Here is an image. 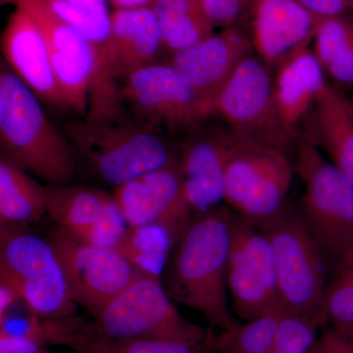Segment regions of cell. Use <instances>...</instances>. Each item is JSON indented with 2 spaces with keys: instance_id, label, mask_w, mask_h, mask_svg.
Instances as JSON below:
<instances>
[{
  "instance_id": "obj_1",
  "label": "cell",
  "mask_w": 353,
  "mask_h": 353,
  "mask_svg": "<svg viewBox=\"0 0 353 353\" xmlns=\"http://www.w3.org/2000/svg\"><path fill=\"white\" fill-rule=\"evenodd\" d=\"M236 214L219 208L194 218L173 246L165 285L174 303L199 311L212 329L238 324L228 301V265Z\"/></svg>"
},
{
  "instance_id": "obj_2",
  "label": "cell",
  "mask_w": 353,
  "mask_h": 353,
  "mask_svg": "<svg viewBox=\"0 0 353 353\" xmlns=\"http://www.w3.org/2000/svg\"><path fill=\"white\" fill-rule=\"evenodd\" d=\"M41 104L8 64L1 61L0 158L50 185H67L76 175L79 155Z\"/></svg>"
},
{
  "instance_id": "obj_3",
  "label": "cell",
  "mask_w": 353,
  "mask_h": 353,
  "mask_svg": "<svg viewBox=\"0 0 353 353\" xmlns=\"http://www.w3.org/2000/svg\"><path fill=\"white\" fill-rule=\"evenodd\" d=\"M65 134L79 157L115 188L178 161V154L158 130L123 119L122 114L72 121Z\"/></svg>"
},
{
  "instance_id": "obj_4",
  "label": "cell",
  "mask_w": 353,
  "mask_h": 353,
  "mask_svg": "<svg viewBox=\"0 0 353 353\" xmlns=\"http://www.w3.org/2000/svg\"><path fill=\"white\" fill-rule=\"evenodd\" d=\"M294 171L304 187V224L323 253L339 262L353 248V183L306 130L297 139Z\"/></svg>"
},
{
  "instance_id": "obj_5",
  "label": "cell",
  "mask_w": 353,
  "mask_h": 353,
  "mask_svg": "<svg viewBox=\"0 0 353 353\" xmlns=\"http://www.w3.org/2000/svg\"><path fill=\"white\" fill-rule=\"evenodd\" d=\"M0 283L41 319L70 317L78 310L52 245L24 227L0 225Z\"/></svg>"
},
{
  "instance_id": "obj_6",
  "label": "cell",
  "mask_w": 353,
  "mask_h": 353,
  "mask_svg": "<svg viewBox=\"0 0 353 353\" xmlns=\"http://www.w3.org/2000/svg\"><path fill=\"white\" fill-rule=\"evenodd\" d=\"M270 243L279 303L284 312L325 318L324 257L301 215L285 208L260 228ZM327 322V320H326Z\"/></svg>"
},
{
  "instance_id": "obj_7",
  "label": "cell",
  "mask_w": 353,
  "mask_h": 353,
  "mask_svg": "<svg viewBox=\"0 0 353 353\" xmlns=\"http://www.w3.org/2000/svg\"><path fill=\"white\" fill-rule=\"evenodd\" d=\"M294 173L287 153L240 139L225 171V201L260 229L287 208Z\"/></svg>"
},
{
  "instance_id": "obj_8",
  "label": "cell",
  "mask_w": 353,
  "mask_h": 353,
  "mask_svg": "<svg viewBox=\"0 0 353 353\" xmlns=\"http://www.w3.org/2000/svg\"><path fill=\"white\" fill-rule=\"evenodd\" d=\"M99 331L119 339L199 343L209 329L183 317L161 279L143 274L92 316Z\"/></svg>"
},
{
  "instance_id": "obj_9",
  "label": "cell",
  "mask_w": 353,
  "mask_h": 353,
  "mask_svg": "<svg viewBox=\"0 0 353 353\" xmlns=\"http://www.w3.org/2000/svg\"><path fill=\"white\" fill-rule=\"evenodd\" d=\"M117 97L141 124L159 131L192 132L214 116L212 104L183 82L168 63L148 65L123 76Z\"/></svg>"
},
{
  "instance_id": "obj_10",
  "label": "cell",
  "mask_w": 353,
  "mask_h": 353,
  "mask_svg": "<svg viewBox=\"0 0 353 353\" xmlns=\"http://www.w3.org/2000/svg\"><path fill=\"white\" fill-rule=\"evenodd\" d=\"M271 74L259 57H246L216 97L214 116H220L239 138L289 154L297 139L279 115Z\"/></svg>"
},
{
  "instance_id": "obj_11",
  "label": "cell",
  "mask_w": 353,
  "mask_h": 353,
  "mask_svg": "<svg viewBox=\"0 0 353 353\" xmlns=\"http://www.w3.org/2000/svg\"><path fill=\"white\" fill-rule=\"evenodd\" d=\"M164 50L152 7L116 9L110 14V32L97 53V73L88 108L110 106L117 99V82L134 70L157 63Z\"/></svg>"
},
{
  "instance_id": "obj_12",
  "label": "cell",
  "mask_w": 353,
  "mask_h": 353,
  "mask_svg": "<svg viewBox=\"0 0 353 353\" xmlns=\"http://www.w3.org/2000/svg\"><path fill=\"white\" fill-rule=\"evenodd\" d=\"M48 240L63 269L72 299L92 317L145 274L113 248L81 243L59 228Z\"/></svg>"
},
{
  "instance_id": "obj_13",
  "label": "cell",
  "mask_w": 353,
  "mask_h": 353,
  "mask_svg": "<svg viewBox=\"0 0 353 353\" xmlns=\"http://www.w3.org/2000/svg\"><path fill=\"white\" fill-rule=\"evenodd\" d=\"M233 310L245 321L283 311L270 243L263 232L236 214L228 265Z\"/></svg>"
},
{
  "instance_id": "obj_14",
  "label": "cell",
  "mask_w": 353,
  "mask_h": 353,
  "mask_svg": "<svg viewBox=\"0 0 353 353\" xmlns=\"http://www.w3.org/2000/svg\"><path fill=\"white\" fill-rule=\"evenodd\" d=\"M43 34L55 78L68 109L85 115L97 73L94 46L44 0H16Z\"/></svg>"
},
{
  "instance_id": "obj_15",
  "label": "cell",
  "mask_w": 353,
  "mask_h": 353,
  "mask_svg": "<svg viewBox=\"0 0 353 353\" xmlns=\"http://www.w3.org/2000/svg\"><path fill=\"white\" fill-rule=\"evenodd\" d=\"M192 132L178 154L183 201L192 220L225 201V171L240 139L230 128Z\"/></svg>"
},
{
  "instance_id": "obj_16",
  "label": "cell",
  "mask_w": 353,
  "mask_h": 353,
  "mask_svg": "<svg viewBox=\"0 0 353 353\" xmlns=\"http://www.w3.org/2000/svg\"><path fill=\"white\" fill-rule=\"evenodd\" d=\"M48 213L72 238L99 248H114L128 225L113 196L87 185H48Z\"/></svg>"
},
{
  "instance_id": "obj_17",
  "label": "cell",
  "mask_w": 353,
  "mask_h": 353,
  "mask_svg": "<svg viewBox=\"0 0 353 353\" xmlns=\"http://www.w3.org/2000/svg\"><path fill=\"white\" fill-rule=\"evenodd\" d=\"M113 197L128 226L162 225L175 243L192 221L183 201L178 161L115 188Z\"/></svg>"
},
{
  "instance_id": "obj_18",
  "label": "cell",
  "mask_w": 353,
  "mask_h": 353,
  "mask_svg": "<svg viewBox=\"0 0 353 353\" xmlns=\"http://www.w3.org/2000/svg\"><path fill=\"white\" fill-rule=\"evenodd\" d=\"M252 52V39L241 27L224 28L187 50L173 53L168 64L214 108L220 90L236 67Z\"/></svg>"
},
{
  "instance_id": "obj_19",
  "label": "cell",
  "mask_w": 353,
  "mask_h": 353,
  "mask_svg": "<svg viewBox=\"0 0 353 353\" xmlns=\"http://www.w3.org/2000/svg\"><path fill=\"white\" fill-rule=\"evenodd\" d=\"M250 20L253 50L272 72L309 48L321 18L296 0H259Z\"/></svg>"
},
{
  "instance_id": "obj_20",
  "label": "cell",
  "mask_w": 353,
  "mask_h": 353,
  "mask_svg": "<svg viewBox=\"0 0 353 353\" xmlns=\"http://www.w3.org/2000/svg\"><path fill=\"white\" fill-rule=\"evenodd\" d=\"M0 43L6 63L39 101L51 108L68 109L55 78L43 34L27 11L15 6Z\"/></svg>"
},
{
  "instance_id": "obj_21",
  "label": "cell",
  "mask_w": 353,
  "mask_h": 353,
  "mask_svg": "<svg viewBox=\"0 0 353 353\" xmlns=\"http://www.w3.org/2000/svg\"><path fill=\"white\" fill-rule=\"evenodd\" d=\"M276 105L283 125L299 139V128L310 117L326 85V73L311 48L290 57L275 70Z\"/></svg>"
},
{
  "instance_id": "obj_22",
  "label": "cell",
  "mask_w": 353,
  "mask_h": 353,
  "mask_svg": "<svg viewBox=\"0 0 353 353\" xmlns=\"http://www.w3.org/2000/svg\"><path fill=\"white\" fill-rule=\"evenodd\" d=\"M305 125L316 145L353 183V101L327 83Z\"/></svg>"
},
{
  "instance_id": "obj_23",
  "label": "cell",
  "mask_w": 353,
  "mask_h": 353,
  "mask_svg": "<svg viewBox=\"0 0 353 353\" xmlns=\"http://www.w3.org/2000/svg\"><path fill=\"white\" fill-rule=\"evenodd\" d=\"M48 213L46 187L0 158V225L25 227Z\"/></svg>"
},
{
  "instance_id": "obj_24",
  "label": "cell",
  "mask_w": 353,
  "mask_h": 353,
  "mask_svg": "<svg viewBox=\"0 0 353 353\" xmlns=\"http://www.w3.org/2000/svg\"><path fill=\"white\" fill-rule=\"evenodd\" d=\"M164 50L173 54L187 50L214 34L199 0H154L152 6Z\"/></svg>"
},
{
  "instance_id": "obj_25",
  "label": "cell",
  "mask_w": 353,
  "mask_h": 353,
  "mask_svg": "<svg viewBox=\"0 0 353 353\" xmlns=\"http://www.w3.org/2000/svg\"><path fill=\"white\" fill-rule=\"evenodd\" d=\"M214 329L199 343L178 341L113 338L102 333L92 321L77 332L67 343L75 353H216L213 347Z\"/></svg>"
},
{
  "instance_id": "obj_26",
  "label": "cell",
  "mask_w": 353,
  "mask_h": 353,
  "mask_svg": "<svg viewBox=\"0 0 353 353\" xmlns=\"http://www.w3.org/2000/svg\"><path fill=\"white\" fill-rule=\"evenodd\" d=\"M88 322L78 315L58 319H41L32 315L27 327L19 334L0 328V353H37L48 345L66 347L73 334Z\"/></svg>"
},
{
  "instance_id": "obj_27",
  "label": "cell",
  "mask_w": 353,
  "mask_h": 353,
  "mask_svg": "<svg viewBox=\"0 0 353 353\" xmlns=\"http://www.w3.org/2000/svg\"><path fill=\"white\" fill-rule=\"evenodd\" d=\"M174 245L175 241L166 228L159 224H150L128 226L113 250L123 255L139 271L160 278Z\"/></svg>"
},
{
  "instance_id": "obj_28",
  "label": "cell",
  "mask_w": 353,
  "mask_h": 353,
  "mask_svg": "<svg viewBox=\"0 0 353 353\" xmlns=\"http://www.w3.org/2000/svg\"><path fill=\"white\" fill-rule=\"evenodd\" d=\"M275 311L248 320L230 329L221 330L213 336L216 353H270L281 315Z\"/></svg>"
},
{
  "instance_id": "obj_29",
  "label": "cell",
  "mask_w": 353,
  "mask_h": 353,
  "mask_svg": "<svg viewBox=\"0 0 353 353\" xmlns=\"http://www.w3.org/2000/svg\"><path fill=\"white\" fill-rule=\"evenodd\" d=\"M59 17L87 39L94 48L105 43L110 32L106 0H44Z\"/></svg>"
},
{
  "instance_id": "obj_30",
  "label": "cell",
  "mask_w": 353,
  "mask_h": 353,
  "mask_svg": "<svg viewBox=\"0 0 353 353\" xmlns=\"http://www.w3.org/2000/svg\"><path fill=\"white\" fill-rule=\"evenodd\" d=\"M326 320L319 316L283 312L270 353H309L318 341V330Z\"/></svg>"
},
{
  "instance_id": "obj_31",
  "label": "cell",
  "mask_w": 353,
  "mask_h": 353,
  "mask_svg": "<svg viewBox=\"0 0 353 353\" xmlns=\"http://www.w3.org/2000/svg\"><path fill=\"white\" fill-rule=\"evenodd\" d=\"M338 270L327 288L325 318L336 328L353 330V264L338 267Z\"/></svg>"
},
{
  "instance_id": "obj_32",
  "label": "cell",
  "mask_w": 353,
  "mask_h": 353,
  "mask_svg": "<svg viewBox=\"0 0 353 353\" xmlns=\"http://www.w3.org/2000/svg\"><path fill=\"white\" fill-rule=\"evenodd\" d=\"M353 39V19L345 17L322 18L313 39V52L323 69L338 57Z\"/></svg>"
},
{
  "instance_id": "obj_33",
  "label": "cell",
  "mask_w": 353,
  "mask_h": 353,
  "mask_svg": "<svg viewBox=\"0 0 353 353\" xmlns=\"http://www.w3.org/2000/svg\"><path fill=\"white\" fill-rule=\"evenodd\" d=\"M259 0H199L206 17L216 28L241 27L252 17Z\"/></svg>"
},
{
  "instance_id": "obj_34",
  "label": "cell",
  "mask_w": 353,
  "mask_h": 353,
  "mask_svg": "<svg viewBox=\"0 0 353 353\" xmlns=\"http://www.w3.org/2000/svg\"><path fill=\"white\" fill-rule=\"evenodd\" d=\"M309 353H353V330L332 327L318 339Z\"/></svg>"
},
{
  "instance_id": "obj_35",
  "label": "cell",
  "mask_w": 353,
  "mask_h": 353,
  "mask_svg": "<svg viewBox=\"0 0 353 353\" xmlns=\"http://www.w3.org/2000/svg\"><path fill=\"white\" fill-rule=\"evenodd\" d=\"M326 75L343 85H353V39L325 68Z\"/></svg>"
},
{
  "instance_id": "obj_36",
  "label": "cell",
  "mask_w": 353,
  "mask_h": 353,
  "mask_svg": "<svg viewBox=\"0 0 353 353\" xmlns=\"http://www.w3.org/2000/svg\"><path fill=\"white\" fill-rule=\"evenodd\" d=\"M303 8L319 18L345 17L352 14L343 0H296Z\"/></svg>"
},
{
  "instance_id": "obj_37",
  "label": "cell",
  "mask_w": 353,
  "mask_h": 353,
  "mask_svg": "<svg viewBox=\"0 0 353 353\" xmlns=\"http://www.w3.org/2000/svg\"><path fill=\"white\" fill-rule=\"evenodd\" d=\"M19 296L10 287L0 283V324L6 321L9 308L17 301Z\"/></svg>"
},
{
  "instance_id": "obj_38",
  "label": "cell",
  "mask_w": 353,
  "mask_h": 353,
  "mask_svg": "<svg viewBox=\"0 0 353 353\" xmlns=\"http://www.w3.org/2000/svg\"><path fill=\"white\" fill-rule=\"evenodd\" d=\"M116 9H137L152 7L154 0H111Z\"/></svg>"
},
{
  "instance_id": "obj_39",
  "label": "cell",
  "mask_w": 353,
  "mask_h": 353,
  "mask_svg": "<svg viewBox=\"0 0 353 353\" xmlns=\"http://www.w3.org/2000/svg\"><path fill=\"white\" fill-rule=\"evenodd\" d=\"M353 264V248L339 261L338 267Z\"/></svg>"
},
{
  "instance_id": "obj_40",
  "label": "cell",
  "mask_w": 353,
  "mask_h": 353,
  "mask_svg": "<svg viewBox=\"0 0 353 353\" xmlns=\"http://www.w3.org/2000/svg\"><path fill=\"white\" fill-rule=\"evenodd\" d=\"M16 0H0V4H1V6H6V4H8V3H13L14 4V2H15Z\"/></svg>"
},
{
  "instance_id": "obj_41",
  "label": "cell",
  "mask_w": 353,
  "mask_h": 353,
  "mask_svg": "<svg viewBox=\"0 0 353 353\" xmlns=\"http://www.w3.org/2000/svg\"><path fill=\"white\" fill-rule=\"evenodd\" d=\"M343 1L345 2V4L350 7V10H352L353 12V0H343Z\"/></svg>"
},
{
  "instance_id": "obj_42",
  "label": "cell",
  "mask_w": 353,
  "mask_h": 353,
  "mask_svg": "<svg viewBox=\"0 0 353 353\" xmlns=\"http://www.w3.org/2000/svg\"><path fill=\"white\" fill-rule=\"evenodd\" d=\"M37 353H57V352H50V350H39V352H37Z\"/></svg>"
}]
</instances>
